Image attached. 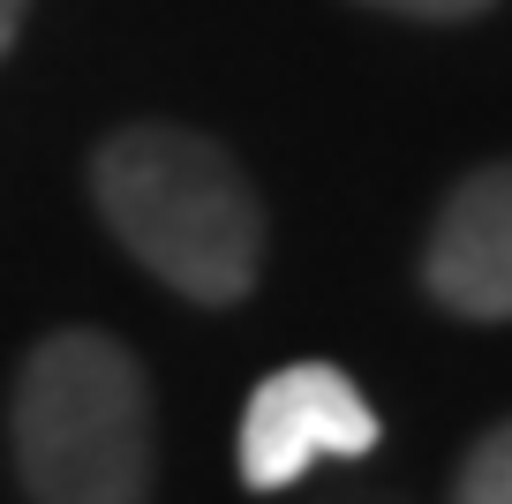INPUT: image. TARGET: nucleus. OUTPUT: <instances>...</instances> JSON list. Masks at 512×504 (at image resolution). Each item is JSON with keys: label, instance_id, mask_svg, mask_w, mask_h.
Returning <instances> with one entry per match:
<instances>
[{"label": "nucleus", "instance_id": "obj_1", "mask_svg": "<svg viewBox=\"0 0 512 504\" xmlns=\"http://www.w3.org/2000/svg\"><path fill=\"white\" fill-rule=\"evenodd\" d=\"M91 196L113 241L204 309L241 301L264 271V204L249 174L196 128L136 121L106 136L91 158Z\"/></svg>", "mask_w": 512, "mask_h": 504}, {"label": "nucleus", "instance_id": "obj_2", "mask_svg": "<svg viewBox=\"0 0 512 504\" xmlns=\"http://www.w3.org/2000/svg\"><path fill=\"white\" fill-rule=\"evenodd\" d=\"M8 452L31 504H151L159 407L106 331H46L8 392Z\"/></svg>", "mask_w": 512, "mask_h": 504}, {"label": "nucleus", "instance_id": "obj_3", "mask_svg": "<svg viewBox=\"0 0 512 504\" xmlns=\"http://www.w3.org/2000/svg\"><path fill=\"white\" fill-rule=\"evenodd\" d=\"M377 452V407L332 362H287L249 392L234 437V467L249 489H294L324 459Z\"/></svg>", "mask_w": 512, "mask_h": 504}, {"label": "nucleus", "instance_id": "obj_4", "mask_svg": "<svg viewBox=\"0 0 512 504\" xmlns=\"http://www.w3.org/2000/svg\"><path fill=\"white\" fill-rule=\"evenodd\" d=\"M422 286L467 324H512V158L475 166L445 196L422 249Z\"/></svg>", "mask_w": 512, "mask_h": 504}, {"label": "nucleus", "instance_id": "obj_5", "mask_svg": "<svg viewBox=\"0 0 512 504\" xmlns=\"http://www.w3.org/2000/svg\"><path fill=\"white\" fill-rule=\"evenodd\" d=\"M452 504H512V422H497L490 437L460 459Z\"/></svg>", "mask_w": 512, "mask_h": 504}, {"label": "nucleus", "instance_id": "obj_6", "mask_svg": "<svg viewBox=\"0 0 512 504\" xmlns=\"http://www.w3.org/2000/svg\"><path fill=\"white\" fill-rule=\"evenodd\" d=\"M369 8H392V16H415V23H467L497 0H369Z\"/></svg>", "mask_w": 512, "mask_h": 504}, {"label": "nucleus", "instance_id": "obj_7", "mask_svg": "<svg viewBox=\"0 0 512 504\" xmlns=\"http://www.w3.org/2000/svg\"><path fill=\"white\" fill-rule=\"evenodd\" d=\"M23 16H31V0H0V61H8V46H16Z\"/></svg>", "mask_w": 512, "mask_h": 504}]
</instances>
